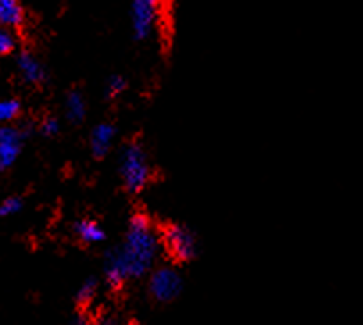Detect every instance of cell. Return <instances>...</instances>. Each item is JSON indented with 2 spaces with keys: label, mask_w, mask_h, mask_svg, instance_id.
Instances as JSON below:
<instances>
[{
  "label": "cell",
  "mask_w": 363,
  "mask_h": 325,
  "mask_svg": "<svg viewBox=\"0 0 363 325\" xmlns=\"http://www.w3.org/2000/svg\"><path fill=\"white\" fill-rule=\"evenodd\" d=\"M115 139V127L111 124H99L97 127L91 131V152L97 159L104 157L109 152Z\"/></svg>",
  "instance_id": "obj_8"
},
{
  "label": "cell",
  "mask_w": 363,
  "mask_h": 325,
  "mask_svg": "<svg viewBox=\"0 0 363 325\" xmlns=\"http://www.w3.org/2000/svg\"><path fill=\"white\" fill-rule=\"evenodd\" d=\"M150 295L160 302H170L177 299L183 292V279L179 273L172 268H157L150 275L149 283Z\"/></svg>",
  "instance_id": "obj_3"
},
{
  "label": "cell",
  "mask_w": 363,
  "mask_h": 325,
  "mask_svg": "<svg viewBox=\"0 0 363 325\" xmlns=\"http://www.w3.org/2000/svg\"><path fill=\"white\" fill-rule=\"evenodd\" d=\"M42 132L45 136H56L60 132V122L56 118H47L42 125Z\"/></svg>",
  "instance_id": "obj_18"
},
{
  "label": "cell",
  "mask_w": 363,
  "mask_h": 325,
  "mask_svg": "<svg viewBox=\"0 0 363 325\" xmlns=\"http://www.w3.org/2000/svg\"><path fill=\"white\" fill-rule=\"evenodd\" d=\"M23 11L18 0H0V25L15 29L22 25Z\"/></svg>",
  "instance_id": "obj_10"
},
{
  "label": "cell",
  "mask_w": 363,
  "mask_h": 325,
  "mask_svg": "<svg viewBox=\"0 0 363 325\" xmlns=\"http://www.w3.org/2000/svg\"><path fill=\"white\" fill-rule=\"evenodd\" d=\"M125 86H128V83H125V79L122 75H111L108 79V83H106V93H108L109 98L118 97L125 90Z\"/></svg>",
  "instance_id": "obj_15"
},
{
  "label": "cell",
  "mask_w": 363,
  "mask_h": 325,
  "mask_svg": "<svg viewBox=\"0 0 363 325\" xmlns=\"http://www.w3.org/2000/svg\"><path fill=\"white\" fill-rule=\"evenodd\" d=\"M16 63H18L20 74H22V77L26 79L27 83L40 84L45 81V77H47L45 70H43V67L40 64V61H38L30 52L20 54L18 59H16Z\"/></svg>",
  "instance_id": "obj_9"
},
{
  "label": "cell",
  "mask_w": 363,
  "mask_h": 325,
  "mask_svg": "<svg viewBox=\"0 0 363 325\" xmlns=\"http://www.w3.org/2000/svg\"><path fill=\"white\" fill-rule=\"evenodd\" d=\"M15 49V36L8 29H0V54H9Z\"/></svg>",
  "instance_id": "obj_17"
},
{
  "label": "cell",
  "mask_w": 363,
  "mask_h": 325,
  "mask_svg": "<svg viewBox=\"0 0 363 325\" xmlns=\"http://www.w3.org/2000/svg\"><path fill=\"white\" fill-rule=\"evenodd\" d=\"M86 115V102L79 91H72L67 98V116L72 122H81Z\"/></svg>",
  "instance_id": "obj_12"
},
{
  "label": "cell",
  "mask_w": 363,
  "mask_h": 325,
  "mask_svg": "<svg viewBox=\"0 0 363 325\" xmlns=\"http://www.w3.org/2000/svg\"><path fill=\"white\" fill-rule=\"evenodd\" d=\"M104 272H106V280H108V284L111 286V288H120L125 280L131 279L128 272V265H125L124 258H122L120 249L109 251L108 254H106Z\"/></svg>",
  "instance_id": "obj_7"
},
{
  "label": "cell",
  "mask_w": 363,
  "mask_h": 325,
  "mask_svg": "<svg viewBox=\"0 0 363 325\" xmlns=\"http://www.w3.org/2000/svg\"><path fill=\"white\" fill-rule=\"evenodd\" d=\"M152 2H156V4H160V0H152Z\"/></svg>",
  "instance_id": "obj_19"
},
{
  "label": "cell",
  "mask_w": 363,
  "mask_h": 325,
  "mask_svg": "<svg viewBox=\"0 0 363 325\" xmlns=\"http://www.w3.org/2000/svg\"><path fill=\"white\" fill-rule=\"evenodd\" d=\"M120 173L124 179L125 190L131 193H140L149 184L150 169L145 150L140 143H131L124 149L120 159Z\"/></svg>",
  "instance_id": "obj_2"
},
{
  "label": "cell",
  "mask_w": 363,
  "mask_h": 325,
  "mask_svg": "<svg viewBox=\"0 0 363 325\" xmlns=\"http://www.w3.org/2000/svg\"><path fill=\"white\" fill-rule=\"evenodd\" d=\"M97 288H99V283L97 279H88L86 283L79 288L77 292V302L81 306H86V304H91V300L95 299L97 295Z\"/></svg>",
  "instance_id": "obj_14"
},
{
  "label": "cell",
  "mask_w": 363,
  "mask_h": 325,
  "mask_svg": "<svg viewBox=\"0 0 363 325\" xmlns=\"http://www.w3.org/2000/svg\"><path fill=\"white\" fill-rule=\"evenodd\" d=\"M163 238H165V245L169 249L170 256L177 261H190L197 254L195 236L188 229L181 227V225L167 227L165 232H163Z\"/></svg>",
  "instance_id": "obj_4"
},
{
  "label": "cell",
  "mask_w": 363,
  "mask_h": 325,
  "mask_svg": "<svg viewBox=\"0 0 363 325\" xmlns=\"http://www.w3.org/2000/svg\"><path fill=\"white\" fill-rule=\"evenodd\" d=\"M26 132L15 127H0V172L11 169L22 152Z\"/></svg>",
  "instance_id": "obj_6"
},
{
  "label": "cell",
  "mask_w": 363,
  "mask_h": 325,
  "mask_svg": "<svg viewBox=\"0 0 363 325\" xmlns=\"http://www.w3.org/2000/svg\"><path fill=\"white\" fill-rule=\"evenodd\" d=\"M20 115V102L8 98V101H0V124H8L13 122Z\"/></svg>",
  "instance_id": "obj_13"
},
{
  "label": "cell",
  "mask_w": 363,
  "mask_h": 325,
  "mask_svg": "<svg viewBox=\"0 0 363 325\" xmlns=\"http://www.w3.org/2000/svg\"><path fill=\"white\" fill-rule=\"evenodd\" d=\"M75 232L79 234L81 241L86 243V245H94V243H101L104 239V231L101 229V225L95 224L91 220H81L75 224Z\"/></svg>",
  "instance_id": "obj_11"
},
{
  "label": "cell",
  "mask_w": 363,
  "mask_h": 325,
  "mask_svg": "<svg viewBox=\"0 0 363 325\" xmlns=\"http://www.w3.org/2000/svg\"><path fill=\"white\" fill-rule=\"evenodd\" d=\"M20 210H22V200H20V198H6V200L0 204V217H13V215L20 213Z\"/></svg>",
  "instance_id": "obj_16"
},
{
  "label": "cell",
  "mask_w": 363,
  "mask_h": 325,
  "mask_svg": "<svg viewBox=\"0 0 363 325\" xmlns=\"http://www.w3.org/2000/svg\"><path fill=\"white\" fill-rule=\"evenodd\" d=\"M160 251V239L145 215H136L129 224L125 243L120 247L122 258L128 265L129 277H143L156 259Z\"/></svg>",
  "instance_id": "obj_1"
},
{
  "label": "cell",
  "mask_w": 363,
  "mask_h": 325,
  "mask_svg": "<svg viewBox=\"0 0 363 325\" xmlns=\"http://www.w3.org/2000/svg\"><path fill=\"white\" fill-rule=\"evenodd\" d=\"M156 9L157 4L152 0H133L131 22L136 40H145L150 36L156 22Z\"/></svg>",
  "instance_id": "obj_5"
}]
</instances>
